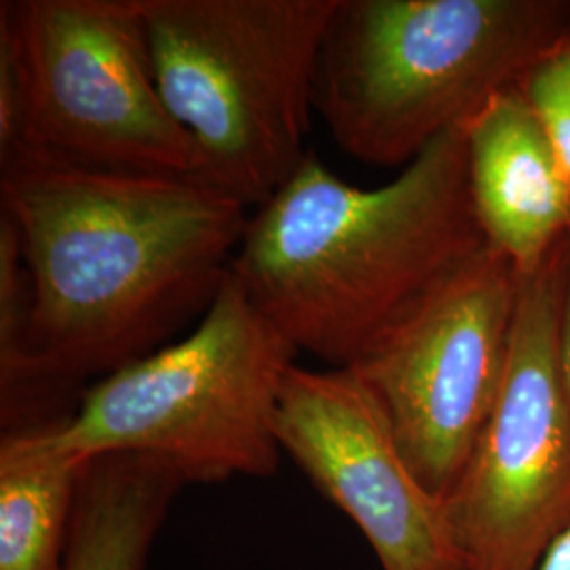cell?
Masks as SVG:
<instances>
[{"mask_svg":"<svg viewBox=\"0 0 570 570\" xmlns=\"http://www.w3.org/2000/svg\"><path fill=\"white\" fill-rule=\"evenodd\" d=\"M336 0H140L155 79L202 183L261 207L305 164Z\"/></svg>","mask_w":570,"mask_h":570,"instance_id":"4","label":"cell"},{"mask_svg":"<svg viewBox=\"0 0 570 570\" xmlns=\"http://www.w3.org/2000/svg\"><path fill=\"white\" fill-rule=\"evenodd\" d=\"M515 87L543 125L570 190V28L530 63Z\"/></svg>","mask_w":570,"mask_h":570,"instance_id":"13","label":"cell"},{"mask_svg":"<svg viewBox=\"0 0 570 570\" xmlns=\"http://www.w3.org/2000/svg\"><path fill=\"white\" fill-rule=\"evenodd\" d=\"M537 570H570V527L558 537Z\"/></svg>","mask_w":570,"mask_h":570,"instance_id":"16","label":"cell"},{"mask_svg":"<svg viewBox=\"0 0 570 570\" xmlns=\"http://www.w3.org/2000/svg\"><path fill=\"white\" fill-rule=\"evenodd\" d=\"M26 79L20 144L0 167L53 165L202 180V155L155 79L140 0H4Z\"/></svg>","mask_w":570,"mask_h":570,"instance_id":"6","label":"cell"},{"mask_svg":"<svg viewBox=\"0 0 570 570\" xmlns=\"http://www.w3.org/2000/svg\"><path fill=\"white\" fill-rule=\"evenodd\" d=\"M296 355L228 271L197 327L91 383L58 442L81 463L150 454L184 484L273 475L282 456L277 400Z\"/></svg>","mask_w":570,"mask_h":570,"instance_id":"5","label":"cell"},{"mask_svg":"<svg viewBox=\"0 0 570 570\" xmlns=\"http://www.w3.org/2000/svg\"><path fill=\"white\" fill-rule=\"evenodd\" d=\"M183 478L138 452L82 461L66 570H144Z\"/></svg>","mask_w":570,"mask_h":570,"instance_id":"11","label":"cell"},{"mask_svg":"<svg viewBox=\"0 0 570 570\" xmlns=\"http://www.w3.org/2000/svg\"><path fill=\"white\" fill-rule=\"evenodd\" d=\"M562 254L564 244L537 271L520 275L503 387L446 499L468 570H537L570 527V391L560 360Z\"/></svg>","mask_w":570,"mask_h":570,"instance_id":"7","label":"cell"},{"mask_svg":"<svg viewBox=\"0 0 570 570\" xmlns=\"http://www.w3.org/2000/svg\"><path fill=\"white\" fill-rule=\"evenodd\" d=\"M60 429L0 433V570H66L82 463Z\"/></svg>","mask_w":570,"mask_h":570,"instance_id":"12","label":"cell"},{"mask_svg":"<svg viewBox=\"0 0 570 570\" xmlns=\"http://www.w3.org/2000/svg\"><path fill=\"white\" fill-rule=\"evenodd\" d=\"M471 204L487 244L520 275L570 233V190L543 125L515 85L463 122Z\"/></svg>","mask_w":570,"mask_h":570,"instance_id":"10","label":"cell"},{"mask_svg":"<svg viewBox=\"0 0 570 570\" xmlns=\"http://www.w3.org/2000/svg\"><path fill=\"white\" fill-rule=\"evenodd\" d=\"M26 79L20 45L11 21L0 13V164L9 161L20 144Z\"/></svg>","mask_w":570,"mask_h":570,"instance_id":"14","label":"cell"},{"mask_svg":"<svg viewBox=\"0 0 570 570\" xmlns=\"http://www.w3.org/2000/svg\"><path fill=\"white\" fill-rule=\"evenodd\" d=\"M0 212L30 271L26 421H70L85 391L159 351L214 303L249 207L190 178L2 167Z\"/></svg>","mask_w":570,"mask_h":570,"instance_id":"1","label":"cell"},{"mask_svg":"<svg viewBox=\"0 0 570 570\" xmlns=\"http://www.w3.org/2000/svg\"><path fill=\"white\" fill-rule=\"evenodd\" d=\"M275 435L311 484L355 522L381 570H468L446 501L419 482L381 402L351 367L289 366Z\"/></svg>","mask_w":570,"mask_h":570,"instance_id":"9","label":"cell"},{"mask_svg":"<svg viewBox=\"0 0 570 570\" xmlns=\"http://www.w3.org/2000/svg\"><path fill=\"white\" fill-rule=\"evenodd\" d=\"M520 273L487 245L351 370L387 414L407 465L446 501L503 387Z\"/></svg>","mask_w":570,"mask_h":570,"instance_id":"8","label":"cell"},{"mask_svg":"<svg viewBox=\"0 0 570 570\" xmlns=\"http://www.w3.org/2000/svg\"><path fill=\"white\" fill-rule=\"evenodd\" d=\"M569 28L570 0H336L313 106L345 155L404 169Z\"/></svg>","mask_w":570,"mask_h":570,"instance_id":"3","label":"cell"},{"mask_svg":"<svg viewBox=\"0 0 570 570\" xmlns=\"http://www.w3.org/2000/svg\"><path fill=\"white\" fill-rule=\"evenodd\" d=\"M487 245L459 125L381 188L308 150L249 214L230 273L298 353L351 367Z\"/></svg>","mask_w":570,"mask_h":570,"instance_id":"2","label":"cell"},{"mask_svg":"<svg viewBox=\"0 0 570 570\" xmlns=\"http://www.w3.org/2000/svg\"><path fill=\"white\" fill-rule=\"evenodd\" d=\"M560 360L570 391V233L562 254V301H560Z\"/></svg>","mask_w":570,"mask_h":570,"instance_id":"15","label":"cell"}]
</instances>
